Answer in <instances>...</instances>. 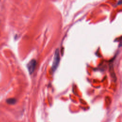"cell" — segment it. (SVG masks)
<instances>
[{
  "label": "cell",
  "instance_id": "cell-1",
  "mask_svg": "<svg viewBox=\"0 0 122 122\" xmlns=\"http://www.w3.org/2000/svg\"><path fill=\"white\" fill-rule=\"evenodd\" d=\"M60 62V55H59V52L58 49H57L56 50L54 56V62H53V66H52V70L53 72H54L55 70L56 69L57 67L58 66L59 63Z\"/></svg>",
  "mask_w": 122,
  "mask_h": 122
},
{
  "label": "cell",
  "instance_id": "cell-2",
  "mask_svg": "<svg viewBox=\"0 0 122 122\" xmlns=\"http://www.w3.org/2000/svg\"><path fill=\"white\" fill-rule=\"evenodd\" d=\"M36 64V62L35 60H32L28 63L27 65V68L30 74L32 73L33 72L35 68Z\"/></svg>",
  "mask_w": 122,
  "mask_h": 122
},
{
  "label": "cell",
  "instance_id": "cell-3",
  "mask_svg": "<svg viewBox=\"0 0 122 122\" xmlns=\"http://www.w3.org/2000/svg\"><path fill=\"white\" fill-rule=\"evenodd\" d=\"M6 102L9 104H14L16 103V100L14 98H9L6 100Z\"/></svg>",
  "mask_w": 122,
  "mask_h": 122
}]
</instances>
